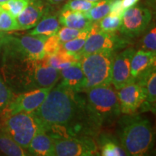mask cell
<instances>
[{
    "mask_svg": "<svg viewBox=\"0 0 156 156\" xmlns=\"http://www.w3.org/2000/svg\"><path fill=\"white\" fill-rule=\"evenodd\" d=\"M34 112L51 137L96 131L90 119L86 101L62 83L52 87Z\"/></svg>",
    "mask_w": 156,
    "mask_h": 156,
    "instance_id": "6da1fadb",
    "label": "cell"
},
{
    "mask_svg": "<svg viewBox=\"0 0 156 156\" xmlns=\"http://www.w3.org/2000/svg\"><path fill=\"white\" fill-rule=\"evenodd\" d=\"M117 122L119 142L126 155H147L154 145V134L151 123L140 114H125Z\"/></svg>",
    "mask_w": 156,
    "mask_h": 156,
    "instance_id": "7a4b0ae2",
    "label": "cell"
},
{
    "mask_svg": "<svg viewBox=\"0 0 156 156\" xmlns=\"http://www.w3.org/2000/svg\"><path fill=\"white\" fill-rule=\"evenodd\" d=\"M85 91L87 112L95 129L114 124L122 112L117 93L111 85L94 87Z\"/></svg>",
    "mask_w": 156,
    "mask_h": 156,
    "instance_id": "3957f363",
    "label": "cell"
},
{
    "mask_svg": "<svg viewBox=\"0 0 156 156\" xmlns=\"http://www.w3.org/2000/svg\"><path fill=\"white\" fill-rule=\"evenodd\" d=\"M115 54L114 52L100 51L80 58V67L86 80L85 90L112 84V62Z\"/></svg>",
    "mask_w": 156,
    "mask_h": 156,
    "instance_id": "277c9868",
    "label": "cell"
},
{
    "mask_svg": "<svg viewBox=\"0 0 156 156\" xmlns=\"http://www.w3.org/2000/svg\"><path fill=\"white\" fill-rule=\"evenodd\" d=\"M2 120L0 129L25 150L36 134L44 130V126L34 112L17 113L3 117Z\"/></svg>",
    "mask_w": 156,
    "mask_h": 156,
    "instance_id": "5b68a950",
    "label": "cell"
},
{
    "mask_svg": "<svg viewBox=\"0 0 156 156\" xmlns=\"http://www.w3.org/2000/svg\"><path fill=\"white\" fill-rule=\"evenodd\" d=\"M48 36H0V48L4 53L33 60H42L45 57L44 43Z\"/></svg>",
    "mask_w": 156,
    "mask_h": 156,
    "instance_id": "8992f818",
    "label": "cell"
},
{
    "mask_svg": "<svg viewBox=\"0 0 156 156\" xmlns=\"http://www.w3.org/2000/svg\"><path fill=\"white\" fill-rule=\"evenodd\" d=\"M129 44L126 37H120L115 33L101 30L97 23H93L83 49L76 55L78 60L83 56L100 51H110L116 53L118 50L124 48Z\"/></svg>",
    "mask_w": 156,
    "mask_h": 156,
    "instance_id": "52a82bcc",
    "label": "cell"
},
{
    "mask_svg": "<svg viewBox=\"0 0 156 156\" xmlns=\"http://www.w3.org/2000/svg\"><path fill=\"white\" fill-rule=\"evenodd\" d=\"M56 156L98 155L96 144L87 136L52 137Z\"/></svg>",
    "mask_w": 156,
    "mask_h": 156,
    "instance_id": "ba28073f",
    "label": "cell"
},
{
    "mask_svg": "<svg viewBox=\"0 0 156 156\" xmlns=\"http://www.w3.org/2000/svg\"><path fill=\"white\" fill-rule=\"evenodd\" d=\"M52 87L36 88L20 93L17 96L13 95L12 98L2 112V118L17 113L34 112L44 102Z\"/></svg>",
    "mask_w": 156,
    "mask_h": 156,
    "instance_id": "9c48e42d",
    "label": "cell"
},
{
    "mask_svg": "<svg viewBox=\"0 0 156 156\" xmlns=\"http://www.w3.org/2000/svg\"><path fill=\"white\" fill-rule=\"evenodd\" d=\"M151 9L142 5H134L124 11L122 15L121 34L126 38H134L143 33L152 20Z\"/></svg>",
    "mask_w": 156,
    "mask_h": 156,
    "instance_id": "30bf717a",
    "label": "cell"
},
{
    "mask_svg": "<svg viewBox=\"0 0 156 156\" xmlns=\"http://www.w3.org/2000/svg\"><path fill=\"white\" fill-rule=\"evenodd\" d=\"M135 51L134 48L129 47L115 54L112 62V83L116 90L134 83L131 75V61Z\"/></svg>",
    "mask_w": 156,
    "mask_h": 156,
    "instance_id": "8fae6325",
    "label": "cell"
},
{
    "mask_svg": "<svg viewBox=\"0 0 156 156\" xmlns=\"http://www.w3.org/2000/svg\"><path fill=\"white\" fill-rule=\"evenodd\" d=\"M117 96L122 114H134L145 101L146 90L139 84L132 83L119 90Z\"/></svg>",
    "mask_w": 156,
    "mask_h": 156,
    "instance_id": "7c38bea8",
    "label": "cell"
},
{
    "mask_svg": "<svg viewBox=\"0 0 156 156\" xmlns=\"http://www.w3.org/2000/svg\"><path fill=\"white\" fill-rule=\"evenodd\" d=\"M48 11L42 0H30L28 5L16 17L20 30H29L34 28Z\"/></svg>",
    "mask_w": 156,
    "mask_h": 156,
    "instance_id": "4fadbf2b",
    "label": "cell"
},
{
    "mask_svg": "<svg viewBox=\"0 0 156 156\" xmlns=\"http://www.w3.org/2000/svg\"><path fill=\"white\" fill-rule=\"evenodd\" d=\"M60 77H62V85L74 92L80 93L85 90L86 80L81 69L80 62L60 69Z\"/></svg>",
    "mask_w": 156,
    "mask_h": 156,
    "instance_id": "5bb4252c",
    "label": "cell"
},
{
    "mask_svg": "<svg viewBox=\"0 0 156 156\" xmlns=\"http://www.w3.org/2000/svg\"><path fill=\"white\" fill-rule=\"evenodd\" d=\"M156 52L139 50L135 51L131 61V75L135 80L138 76L155 69Z\"/></svg>",
    "mask_w": 156,
    "mask_h": 156,
    "instance_id": "9a60e30c",
    "label": "cell"
},
{
    "mask_svg": "<svg viewBox=\"0 0 156 156\" xmlns=\"http://www.w3.org/2000/svg\"><path fill=\"white\" fill-rule=\"evenodd\" d=\"M27 151L30 155L54 156V140L46 131L41 130L30 141Z\"/></svg>",
    "mask_w": 156,
    "mask_h": 156,
    "instance_id": "2e32d148",
    "label": "cell"
},
{
    "mask_svg": "<svg viewBox=\"0 0 156 156\" xmlns=\"http://www.w3.org/2000/svg\"><path fill=\"white\" fill-rule=\"evenodd\" d=\"M58 15L60 24L68 28L85 30L90 28L93 23L83 12L62 9Z\"/></svg>",
    "mask_w": 156,
    "mask_h": 156,
    "instance_id": "e0dca14e",
    "label": "cell"
},
{
    "mask_svg": "<svg viewBox=\"0 0 156 156\" xmlns=\"http://www.w3.org/2000/svg\"><path fill=\"white\" fill-rule=\"evenodd\" d=\"M61 28L58 15H49L47 12L44 15L33 30L28 33L31 36H51L57 34Z\"/></svg>",
    "mask_w": 156,
    "mask_h": 156,
    "instance_id": "ac0fdd59",
    "label": "cell"
},
{
    "mask_svg": "<svg viewBox=\"0 0 156 156\" xmlns=\"http://www.w3.org/2000/svg\"><path fill=\"white\" fill-rule=\"evenodd\" d=\"M0 152L6 155L25 156L30 155L27 150L17 144L10 136L0 129Z\"/></svg>",
    "mask_w": 156,
    "mask_h": 156,
    "instance_id": "d6986e66",
    "label": "cell"
},
{
    "mask_svg": "<svg viewBox=\"0 0 156 156\" xmlns=\"http://www.w3.org/2000/svg\"><path fill=\"white\" fill-rule=\"evenodd\" d=\"M101 155L103 156H123L126 155L119 142L108 134L101 135L98 140Z\"/></svg>",
    "mask_w": 156,
    "mask_h": 156,
    "instance_id": "ffe728a7",
    "label": "cell"
},
{
    "mask_svg": "<svg viewBox=\"0 0 156 156\" xmlns=\"http://www.w3.org/2000/svg\"><path fill=\"white\" fill-rule=\"evenodd\" d=\"M111 1L112 0H101L93 8L85 12V15L92 22H98L110 13Z\"/></svg>",
    "mask_w": 156,
    "mask_h": 156,
    "instance_id": "44dd1931",
    "label": "cell"
},
{
    "mask_svg": "<svg viewBox=\"0 0 156 156\" xmlns=\"http://www.w3.org/2000/svg\"><path fill=\"white\" fill-rule=\"evenodd\" d=\"M122 22V17L108 14L101 20L98 21L97 25L101 30L108 33H116L119 30Z\"/></svg>",
    "mask_w": 156,
    "mask_h": 156,
    "instance_id": "7402d4cb",
    "label": "cell"
},
{
    "mask_svg": "<svg viewBox=\"0 0 156 156\" xmlns=\"http://www.w3.org/2000/svg\"><path fill=\"white\" fill-rule=\"evenodd\" d=\"M146 99L144 103L147 105L152 112H155L156 103V73L155 69L152 72L145 84Z\"/></svg>",
    "mask_w": 156,
    "mask_h": 156,
    "instance_id": "603a6c76",
    "label": "cell"
},
{
    "mask_svg": "<svg viewBox=\"0 0 156 156\" xmlns=\"http://www.w3.org/2000/svg\"><path fill=\"white\" fill-rule=\"evenodd\" d=\"M90 30V28L87 29L78 38L62 44L61 48H63L64 50H65L66 51L69 52V53L73 54V55L76 56V55L79 54L82 51V49H83L84 45L85 44V41H86L87 36L89 34Z\"/></svg>",
    "mask_w": 156,
    "mask_h": 156,
    "instance_id": "cb8c5ba5",
    "label": "cell"
},
{
    "mask_svg": "<svg viewBox=\"0 0 156 156\" xmlns=\"http://www.w3.org/2000/svg\"><path fill=\"white\" fill-rule=\"evenodd\" d=\"M29 2L30 0H8L5 2L0 4V7L16 18L24 10Z\"/></svg>",
    "mask_w": 156,
    "mask_h": 156,
    "instance_id": "d4e9b609",
    "label": "cell"
},
{
    "mask_svg": "<svg viewBox=\"0 0 156 156\" xmlns=\"http://www.w3.org/2000/svg\"><path fill=\"white\" fill-rule=\"evenodd\" d=\"M20 30V27L15 17L2 9L0 12V32Z\"/></svg>",
    "mask_w": 156,
    "mask_h": 156,
    "instance_id": "484cf974",
    "label": "cell"
},
{
    "mask_svg": "<svg viewBox=\"0 0 156 156\" xmlns=\"http://www.w3.org/2000/svg\"><path fill=\"white\" fill-rule=\"evenodd\" d=\"M98 2H90L87 0H68L67 2L64 5L62 9L79 11L85 12L93 8Z\"/></svg>",
    "mask_w": 156,
    "mask_h": 156,
    "instance_id": "4316f807",
    "label": "cell"
},
{
    "mask_svg": "<svg viewBox=\"0 0 156 156\" xmlns=\"http://www.w3.org/2000/svg\"><path fill=\"white\" fill-rule=\"evenodd\" d=\"M142 50L156 52V28L155 25H152L151 28L143 36L141 41Z\"/></svg>",
    "mask_w": 156,
    "mask_h": 156,
    "instance_id": "83f0119b",
    "label": "cell"
},
{
    "mask_svg": "<svg viewBox=\"0 0 156 156\" xmlns=\"http://www.w3.org/2000/svg\"><path fill=\"white\" fill-rule=\"evenodd\" d=\"M85 30H87V29H85ZM85 30H78V29L71 28L64 26L62 28H60L56 34H57L58 38L62 44L64 43L69 41L80 37Z\"/></svg>",
    "mask_w": 156,
    "mask_h": 156,
    "instance_id": "f1b7e54d",
    "label": "cell"
},
{
    "mask_svg": "<svg viewBox=\"0 0 156 156\" xmlns=\"http://www.w3.org/2000/svg\"><path fill=\"white\" fill-rule=\"evenodd\" d=\"M62 44L57 34L48 36L44 43V49L45 56H52L56 54L61 48Z\"/></svg>",
    "mask_w": 156,
    "mask_h": 156,
    "instance_id": "f546056e",
    "label": "cell"
},
{
    "mask_svg": "<svg viewBox=\"0 0 156 156\" xmlns=\"http://www.w3.org/2000/svg\"><path fill=\"white\" fill-rule=\"evenodd\" d=\"M12 97V90L0 77V113L6 108Z\"/></svg>",
    "mask_w": 156,
    "mask_h": 156,
    "instance_id": "4dcf8cb0",
    "label": "cell"
},
{
    "mask_svg": "<svg viewBox=\"0 0 156 156\" xmlns=\"http://www.w3.org/2000/svg\"><path fill=\"white\" fill-rule=\"evenodd\" d=\"M122 0H112L111 1L110 13L116 16L122 17L124 12V9L122 7Z\"/></svg>",
    "mask_w": 156,
    "mask_h": 156,
    "instance_id": "1f68e13d",
    "label": "cell"
},
{
    "mask_svg": "<svg viewBox=\"0 0 156 156\" xmlns=\"http://www.w3.org/2000/svg\"><path fill=\"white\" fill-rule=\"evenodd\" d=\"M140 0H122V7L124 10L127 9L130 7H134L137 4Z\"/></svg>",
    "mask_w": 156,
    "mask_h": 156,
    "instance_id": "d6a6232c",
    "label": "cell"
},
{
    "mask_svg": "<svg viewBox=\"0 0 156 156\" xmlns=\"http://www.w3.org/2000/svg\"><path fill=\"white\" fill-rule=\"evenodd\" d=\"M46 1L47 2L48 4H50V5H58V4L67 1V0H46Z\"/></svg>",
    "mask_w": 156,
    "mask_h": 156,
    "instance_id": "836d02e7",
    "label": "cell"
},
{
    "mask_svg": "<svg viewBox=\"0 0 156 156\" xmlns=\"http://www.w3.org/2000/svg\"><path fill=\"white\" fill-rule=\"evenodd\" d=\"M7 1H8V0H0V4L5 2H7Z\"/></svg>",
    "mask_w": 156,
    "mask_h": 156,
    "instance_id": "e575fe53",
    "label": "cell"
},
{
    "mask_svg": "<svg viewBox=\"0 0 156 156\" xmlns=\"http://www.w3.org/2000/svg\"><path fill=\"white\" fill-rule=\"evenodd\" d=\"M87 1H90V2H99V1H101V0H87Z\"/></svg>",
    "mask_w": 156,
    "mask_h": 156,
    "instance_id": "d590c367",
    "label": "cell"
},
{
    "mask_svg": "<svg viewBox=\"0 0 156 156\" xmlns=\"http://www.w3.org/2000/svg\"><path fill=\"white\" fill-rule=\"evenodd\" d=\"M1 10H2V8H1V7H0V12H1Z\"/></svg>",
    "mask_w": 156,
    "mask_h": 156,
    "instance_id": "8d00e7d4",
    "label": "cell"
},
{
    "mask_svg": "<svg viewBox=\"0 0 156 156\" xmlns=\"http://www.w3.org/2000/svg\"><path fill=\"white\" fill-rule=\"evenodd\" d=\"M1 33H2V32H0V36H1V35L2 34H1Z\"/></svg>",
    "mask_w": 156,
    "mask_h": 156,
    "instance_id": "74e56055",
    "label": "cell"
}]
</instances>
